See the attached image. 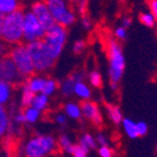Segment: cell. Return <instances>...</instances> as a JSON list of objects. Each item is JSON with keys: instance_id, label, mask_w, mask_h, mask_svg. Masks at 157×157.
I'll return each instance as SVG.
<instances>
[{"instance_id": "52a82bcc", "label": "cell", "mask_w": 157, "mask_h": 157, "mask_svg": "<svg viewBox=\"0 0 157 157\" xmlns=\"http://www.w3.org/2000/svg\"><path fill=\"white\" fill-rule=\"evenodd\" d=\"M67 28L59 24H54L45 31L43 36V42L46 44L47 48L52 53V55L57 59L67 42Z\"/></svg>"}, {"instance_id": "9a60e30c", "label": "cell", "mask_w": 157, "mask_h": 157, "mask_svg": "<svg viewBox=\"0 0 157 157\" xmlns=\"http://www.w3.org/2000/svg\"><path fill=\"white\" fill-rule=\"evenodd\" d=\"M74 94L76 96L78 99L82 100H90L92 96V90L84 80H79L75 82L74 86Z\"/></svg>"}, {"instance_id": "f1b7e54d", "label": "cell", "mask_w": 157, "mask_h": 157, "mask_svg": "<svg viewBox=\"0 0 157 157\" xmlns=\"http://www.w3.org/2000/svg\"><path fill=\"white\" fill-rule=\"evenodd\" d=\"M89 154V151H87L84 146H81L80 144H75L73 147V152H71V155L74 157H87Z\"/></svg>"}, {"instance_id": "7dc6e473", "label": "cell", "mask_w": 157, "mask_h": 157, "mask_svg": "<svg viewBox=\"0 0 157 157\" xmlns=\"http://www.w3.org/2000/svg\"><path fill=\"white\" fill-rule=\"evenodd\" d=\"M156 152H157V146H156Z\"/></svg>"}, {"instance_id": "ee69618b", "label": "cell", "mask_w": 157, "mask_h": 157, "mask_svg": "<svg viewBox=\"0 0 157 157\" xmlns=\"http://www.w3.org/2000/svg\"><path fill=\"white\" fill-rule=\"evenodd\" d=\"M67 1H69L71 3H76L77 1H78V0H67Z\"/></svg>"}, {"instance_id": "ba28073f", "label": "cell", "mask_w": 157, "mask_h": 157, "mask_svg": "<svg viewBox=\"0 0 157 157\" xmlns=\"http://www.w3.org/2000/svg\"><path fill=\"white\" fill-rule=\"evenodd\" d=\"M45 28L37 20L31 11L24 12L23 19V41L24 43H31L42 40L45 34Z\"/></svg>"}, {"instance_id": "ab89813d", "label": "cell", "mask_w": 157, "mask_h": 157, "mask_svg": "<svg viewBox=\"0 0 157 157\" xmlns=\"http://www.w3.org/2000/svg\"><path fill=\"white\" fill-rule=\"evenodd\" d=\"M131 24H132V19L131 18H128V17H124V18L122 19V24H121L122 26H124V28L128 29Z\"/></svg>"}, {"instance_id": "7bdbcfd3", "label": "cell", "mask_w": 157, "mask_h": 157, "mask_svg": "<svg viewBox=\"0 0 157 157\" xmlns=\"http://www.w3.org/2000/svg\"><path fill=\"white\" fill-rule=\"evenodd\" d=\"M5 55L3 54V46H2V44H0V59H1V57Z\"/></svg>"}, {"instance_id": "7402d4cb", "label": "cell", "mask_w": 157, "mask_h": 157, "mask_svg": "<svg viewBox=\"0 0 157 157\" xmlns=\"http://www.w3.org/2000/svg\"><path fill=\"white\" fill-rule=\"evenodd\" d=\"M21 8L20 0H0V13L9 14Z\"/></svg>"}, {"instance_id": "d590c367", "label": "cell", "mask_w": 157, "mask_h": 157, "mask_svg": "<svg viewBox=\"0 0 157 157\" xmlns=\"http://www.w3.org/2000/svg\"><path fill=\"white\" fill-rule=\"evenodd\" d=\"M55 122L60 126H65L67 124V115L65 114L64 112H59L55 114Z\"/></svg>"}, {"instance_id": "d4e9b609", "label": "cell", "mask_w": 157, "mask_h": 157, "mask_svg": "<svg viewBox=\"0 0 157 157\" xmlns=\"http://www.w3.org/2000/svg\"><path fill=\"white\" fill-rule=\"evenodd\" d=\"M78 143L81 145V146H84L87 151H94V149L97 148L98 144H97V141H96V137L92 136L90 133H84L82 135L79 137V141Z\"/></svg>"}, {"instance_id": "5b68a950", "label": "cell", "mask_w": 157, "mask_h": 157, "mask_svg": "<svg viewBox=\"0 0 157 157\" xmlns=\"http://www.w3.org/2000/svg\"><path fill=\"white\" fill-rule=\"evenodd\" d=\"M48 7L55 24L65 28L71 26L76 22L77 14L73 6L67 0H44Z\"/></svg>"}, {"instance_id": "836d02e7", "label": "cell", "mask_w": 157, "mask_h": 157, "mask_svg": "<svg viewBox=\"0 0 157 157\" xmlns=\"http://www.w3.org/2000/svg\"><path fill=\"white\" fill-rule=\"evenodd\" d=\"M136 126H137V134H139V137L141 136H145L148 132V126L145 122L143 121H140V122H136Z\"/></svg>"}, {"instance_id": "f35d334b", "label": "cell", "mask_w": 157, "mask_h": 157, "mask_svg": "<svg viewBox=\"0 0 157 157\" xmlns=\"http://www.w3.org/2000/svg\"><path fill=\"white\" fill-rule=\"evenodd\" d=\"M148 7H149V11L153 13V16L155 17V19H156L157 21V0H149Z\"/></svg>"}, {"instance_id": "ac0fdd59", "label": "cell", "mask_w": 157, "mask_h": 157, "mask_svg": "<svg viewBox=\"0 0 157 157\" xmlns=\"http://www.w3.org/2000/svg\"><path fill=\"white\" fill-rule=\"evenodd\" d=\"M64 113L67 115V118L71 119V120H80L82 118L80 105L73 101L65 103V105H64Z\"/></svg>"}, {"instance_id": "6da1fadb", "label": "cell", "mask_w": 157, "mask_h": 157, "mask_svg": "<svg viewBox=\"0 0 157 157\" xmlns=\"http://www.w3.org/2000/svg\"><path fill=\"white\" fill-rule=\"evenodd\" d=\"M24 12L19 10L6 14L0 30V41L7 45H14L23 41Z\"/></svg>"}, {"instance_id": "8d00e7d4", "label": "cell", "mask_w": 157, "mask_h": 157, "mask_svg": "<svg viewBox=\"0 0 157 157\" xmlns=\"http://www.w3.org/2000/svg\"><path fill=\"white\" fill-rule=\"evenodd\" d=\"M96 141L99 146L100 145H110V141L108 139V136L103 133H98L96 136Z\"/></svg>"}, {"instance_id": "60d3db41", "label": "cell", "mask_w": 157, "mask_h": 157, "mask_svg": "<svg viewBox=\"0 0 157 157\" xmlns=\"http://www.w3.org/2000/svg\"><path fill=\"white\" fill-rule=\"evenodd\" d=\"M110 88L113 91H117L119 88V82H112V81H110Z\"/></svg>"}, {"instance_id": "83f0119b", "label": "cell", "mask_w": 157, "mask_h": 157, "mask_svg": "<svg viewBox=\"0 0 157 157\" xmlns=\"http://www.w3.org/2000/svg\"><path fill=\"white\" fill-rule=\"evenodd\" d=\"M89 84L94 88H99L102 85V76L98 71H91L88 75Z\"/></svg>"}, {"instance_id": "d6a6232c", "label": "cell", "mask_w": 157, "mask_h": 157, "mask_svg": "<svg viewBox=\"0 0 157 157\" xmlns=\"http://www.w3.org/2000/svg\"><path fill=\"white\" fill-rule=\"evenodd\" d=\"M85 47H86V43H85V41H82V40H78V41H76V42L74 43L73 52L75 53V54H81V53L84 52Z\"/></svg>"}, {"instance_id": "7c38bea8", "label": "cell", "mask_w": 157, "mask_h": 157, "mask_svg": "<svg viewBox=\"0 0 157 157\" xmlns=\"http://www.w3.org/2000/svg\"><path fill=\"white\" fill-rule=\"evenodd\" d=\"M85 75L81 71H76V73L71 74V76H68L66 79H64L63 82L59 85L60 92L64 97H71V94H74V86L75 82L79 80H84Z\"/></svg>"}, {"instance_id": "4316f807", "label": "cell", "mask_w": 157, "mask_h": 157, "mask_svg": "<svg viewBox=\"0 0 157 157\" xmlns=\"http://www.w3.org/2000/svg\"><path fill=\"white\" fill-rule=\"evenodd\" d=\"M140 21L143 25L147 26V28H154L157 23L156 19L151 11L149 12H142L140 14Z\"/></svg>"}, {"instance_id": "1f68e13d", "label": "cell", "mask_w": 157, "mask_h": 157, "mask_svg": "<svg viewBox=\"0 0 157 157\" xmlns=\"http://www.w3.org/2000/svg\"><path fill=\"white\" fill-rule=\"evenodd\" d=\"M76 12H78L79 14L84 16L87 12V0H78L76 3Z\"/></svg>"}, {"instance_id": "603a6c76", "label": "cell", "mask_w": 157, "mask_h": 157, "mask_svg": "<svg viewBox=\"0 0 157 157\" xmlns=\"http://www.w3.org/2000/svg\"><path fill=\"white\" fill-rule=\"evenodd\" d=\"M122 124V128H123L124 133L126 134L128 137L130 139H137L139 134H137V126H136V122L131 119L125 118L121 122Z\"/></svg>"}, {"instance_id": "3957f363", "label": "cell", "mask_w": 157, "mask_h": 157, "mask_svg": "<svg viewBox=\"0 0 157 157\" xmlns=\"http://www.w3.org/2000/svg\"><path fill=\"white\" fill-rule=\"evenodd\" d=\"M107 54L109 60V78L112 82H120L125 69V58L118 40L109 39L107 43Z\"/></svg>"}, {"instance_id": "8992f818", "label": "cell", "mask_w": 157, "mask_h": 157, "mask_svg": "<svg viewBox=\"0 0 157 157\" xmlns=\"http://www.w3.org/2000/svg\"><path fill=\"white\" fill-rule=\"evenodd\" d=\"M8 55L10 56L14 65L18 68L19 73L21 74L24 79L35 73L31 54L29 52L26 43L25 44L18 43V44L12 45V47L8 52Z\"/></svg>"}, {"instance_id": "7a4b0ae2", "label": "cell", "mask_w": 157, "mask_h": 157, "mask_svg": "<svg viewBox=\"0 0 157 157\" xmlns=\"http://www.w3.org/2000/svg\"><path fill=\"white\" fill-rule=\"evenodd\" d=\"M57 140L50 134H39L26 140L22 155L26 157H46L57 152Z\"/></svg>"}, {"instance_id": "9c48e42d", "label": "cell", "mask_w": 157, "mask_h": 157, "mask_svg": "<svg viewBox=\"0 0 157 157\" xmlns=\"http://www.w3.org/2000/svg\"><path fill=\"white\" fill-rule=\"evenodd\" d=\"M0 79L10 82L13 86L21 85L25 80L9 55H3L0 59Z\"/></svg>"}, {"instance_id": "ffe728a7", "label": "cell", "mask_w": 157, "mask_h": 157, "mask_svg": "<svg viewBox=\"0 0 157 157\" xmlns=\"http://www.w3.org/2000/svg\"><path fill=\"white\" fill-rule=\"evenodd\" d=\"M31 105L34 108H36L37 110H40L41 112H43V111L47 110V108L50 105V97L47 94H43V92L35 94Z\"/></svg>"}, {"instance_id": "277c9868", "label": "cell", "mask_w": 157, "mask_h": 157, "mask_svg": "<svg viewBox=\"0 0 157 157\" xmlns=\"http://www.w3.org/2000/svg\"><path fill=\"white\" fill-rule=\"evenodd\" d=\"M26 45L31 54L35 73L43 74L51 71L55 64L56 58L52 55V53L47 48L43 40L34 41V42L28 43Z\"/></svg>"}, {"instance_id": "f546056e", "label": "cell", "mask_w": 157, "mask_h": 157, "mask_svg": "<svg viewBox=\"0 0 157 157\" xmlns=\"http://www.w3.org/2000/svg\"><path fill=\"white\" fill-rule=\"evenodd\" d=\"M98 155L100 157H112L114 155V152L110 147V145H100L98 148Z\"/></svg>"}, {"instance_id": "4dcf8cb0", "label": "cell", "mask_w": 157, "mask_h": 157, "mask_svg": "<svg viewBox=\"0 0 157 157\" xmlns=\"http://www.w3.org/2000/svg\"><path fill=\"white\" fill-rule=\"evenodd\" d=\"M114 36L115 40H118V41H124L128 36V32H126V28L124 26L120 25L118 26L117 29L114 30Z\"/></svg>"}, {"instance_id": "b9f144b4", "label": "cell", "mask_w": 157, "mask_h": 157, "mask_svg": "<svg viewBox=\"0 0 157 157\" xmlns=\"http://www.w3.org/2000/svg\"><path fill=\"white\" fill-rule=\"evenodd\" d=\"M6 14H2V13H0V30H1V26H2L3 23V19H5Z\"/></svg>"}, {"instance_id": "f6af8a7d", "label": "cell", "mask_w": 157, "mask_h": 157, "mask_svg": "<svg viewBox=\"0 0 157 157\" xmlns=\"http://www.w3.org/2000/svg\"><path fill=\"white\" fill-rule=\"evenodd\" d=\"M155 26H156V33H157V23H156V25H155Z\"/></svg>"}, {"instance_id": "8fae6325", "label": "cell", "mask_w": 157, "mask_h": 157, "mask_svg": "<svg viewBox=\"0 0 157 157\" xmlns=\"http://www.w3.org/2000/svg\"><path fill=\"white\" fill-rule=\"evenodd\" d=\"M30 11L36 17L37 20L45 28V30H47L48 28H51L52 25L55 24L54 19H53L52 14H51L50 10H48V7L45 3V1H36V2H34L32 5Z\"/></svg>"}, {"instance_id": "44dd1931", "label": "cell", "mask_w": 157, "mask_h": 157, "mask_svg": "<svg viewBox=\"0 0 157 157\" xmlns=\"http://www.w3.org/2000/svg\"><path fill=\"white\" fill-rule=\"evenodd\" d=\"M74 145H75V143H74L73 140H71L67 134H62L57 140L58 149H59L62 153H64V154L71 155Z\"/></svg>"}, {"instance_id": "30bf717a", "label": "cell", "mask_w": 157, "mask_h": 157, "mask_svg": "<svg viewBox=\"0 0 157 157\" xmlns=\"http://www.w3.org/2000/svg\"><path fill=\"white\" fill-rule=\"evenodd\" d=\"M80 108L82 118L91 122L94 125H101L103 122V118H102V113L99 105L96 102H92L90 100H85L81 102Z\"/></svg>"}, {"instance_id": "cb8c5ba5", "label": "cell", "mask_w": 157, "mask_h": 157, "mask_svg": "<svg viewBox=\"0 0 157 157\" xmlns=\"http://www.w3.org/2000/svg\"><path fill=\"white\" fill-rule=\"evenodd\" d=\"M23 113H24V118H25V123L28 124H34L36 123L37 121L41 118V114L42 112L40 110H37L36 108L29 105L23 109Z\"/></svg>"}, {"instance_id": "bcb514c9", "label": "cell", "mask_w": 157, "mask_h": 157, "mask_svg": "<svg viewBox=\"0 0 157 157\" xmlns=\"http://www.w3.org/2000/svg\"><path fill=\"white\" fill-rule=\"evenodd\" d=\"M119 1H124V0H119Z\"/></svg>"}, {"instance_id": "5bb4252c", "label": "cell", "mask_w": 157, "mask_h": 157, "mask_svg": "<svg viewBox=\"0 0 157 157\" xmlns=\"http://www.w3.org/2000/svg\"><path fill=\"white\" fill-rule=\"evenodd\" d=\"M11 128V119L6 105H0V140L8 135Z\"/></svg>"}, {"instance_id": "e575fe53", "label": "cell", "mask_w": 157, "mask_h": 157, "mask_svg": "<svg viewBox=\"0 0 157 157\" xmlns=\"http://www.w3.org/2000/svg\"><path fill=\"white\" fill-rule=\"evenodd\" d=\"M13 122L17 125H21V124H25V118H24L23 110L22 111H17L13 115Z\"/></svg>"}, {"instance_id": "d6986e66", "label": "cell", "mask_w": 157, "mask_h": 157, "mask_svg": "<svg viewBox=\"0 0 157 157\" xmlns=\"http://www.w3.org/2000/svg\"><path fill=\"white\" fill-rule=\"evenodd\" d=\"M34 94H35L29 89V87L24 84V81L20 85V105L22 108H26L32 105Z\"/></svg>"}, {"instance_id": "e0dca14e", "label": "cell", "mask_w": 157, "mask_h": 157, "mask_svg": "<svg viewBox=\"0 0 157 157\" xmlns=\"http://www.w3.org/2000/svg\"><path fill=\"white\" fill-rule=\"evenodd\" d=\"M105 111H107V114L110 119V121L115 125H119L121 124L122 120L124 119L122 110L120 109V107L117 105H105Z\"/></svg>"}, {"instance_id": "4fadbf2b", "label": "cell", "mask_w": 157, "mask_h": 157, "mask_svg": "<svg viewBox=\"0 0 157 157\" xmlns=\"http://www.w3.org/2000/svg\"><path fill=\"white\" fill-rule=\"evenodd\" d=\"M45 81H46V77H44L42 74H35L29 76L28 78H25L24 84L29 87V89L34 94H39V92L43 91L44 88Z\"/></svg>"}, {"instance_id": "74e56055", "label": "cell", "mask_w": 157, "mask_h": 157, "mask_svg": "<svg viewBox=\"0 0 157 157\" xmlns=\"http://www.w3.org/2000/svg\"><path fill=\"white\" fill-rule=\"evenodd\" d=\"M81 25L84 26V28L86 30L91 29L92 21H91V19H90L89 17L87 16V14H84V16H81Z\"/></svg>"}, {"instance_id": "484cf974", "label": "cell", "mask_w": 157, "mask_h": 157, "mask_svg": "<svg viewBox=\"0 0 157 157\" xmlns=\"http://www.w3.org/2000/svg\"><path fill=\"white\" fill-rule=\"evenodd\" d=\"M58 84L55 79L53 78H46V81H45L44 88H43V94H47L48 97H51L52 94H54L58 89Z\"/></svg>"}, {"instance_id": "2e32d148", "label": "cell", "mask_w": 157, "mask_h": 157, "mask_svg": "<svg viewBox=\"0 0 157 157\" xmlns=\"http://www.w3.org/2000/svg\"><path fill=\"white\" fill-rule=\"evenodd\" d=\"M14 86L0 79V105H8L12 100Z\"/></svg>"}]
</instances>
